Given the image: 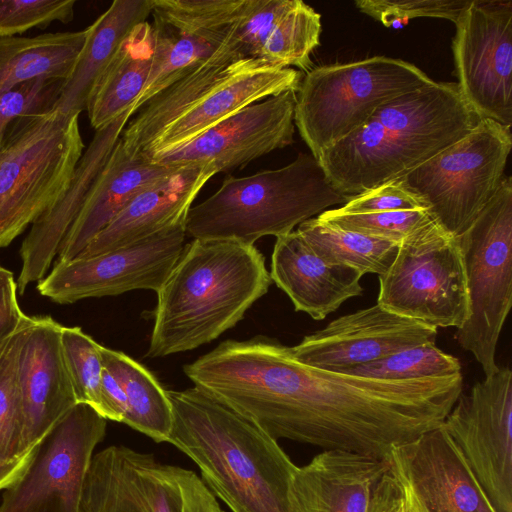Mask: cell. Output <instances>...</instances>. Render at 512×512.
Instances as JSON below:
<instances>
[{"instance_id": "44dd1931", "label": "cell", "mask_w": 512, "mask_h": 512, "mask_svg": "<svg viewBox=\"0 0 512 512\" xmlns=\"http://www.w3.org/2000/svg\"><path fill=\"white\" fill-rule=\"evenodd\" d=\"M132 115V110H129L96 130L64 194L31 225L19 250L21 269L16 280L19 294L22 295L29 284L38 282L49 272L66 233Z\"/></svg>"}, {"instance_id": "52a82bcc", "label": "cell", "mask_w": 512, "mask_h": 512, "mask_svg": "<svg viewBox=\"0 0 512 512\" xmlns=\"http://www.w3.org/2000/svg\"><path fill=\"white\" fill-rule=\"evenodd\" d=\"M79 114L54 110L31 121L0 149V248L64 194L83 154Z\"/></svg>"}, {"instance_id": "603a6c76", "label": "cell", "mask_w": 512, "mask_h": 512, "mask_svg": "<svg viewBox=\"0 0 512 512\" xmlns=\"http://www.w3.org/2000/svg\"><path fill=\"white\" fill-rule=\"evenodd\" d=\"M270 276L296 311L315 320L325 319L346 300L363 292L359 270L324 262L297 230L276 237Z\"/></svg>"}, {"instance_id": "ee69618b", "label": "cell", "mask_w": 512, "mask_h": 512, "mask_svg": "<svg viewBox=\"0 0 512 512\" xmlns=\"http://www.w3.org/2000/svg\"><path fill=\"white\" fill-rule=\"evenodd\" d=\"M11 274L10 270L0 265V284Z\"/></svg>"}, {"instance_id": "74e56055", "label": "cell", "mask_w": 512, "mask_h": 512, "mask_svg": "<svg viewBox=\"0 0 512 512\" xmlns=\"http://www.w3.org/2000/svg\"><path fill=\"white\" fill-rule=\"evenodd\" d=\"M470 0H357L356 7L386 27L399 28L412 18H442L456 23Z\"/></svg>"}, {"instance_id": "9c48e42d", "label": "cell", "mask_w": 512, "mask_h": 512, "mask_svg": "<svg viewBox=\"0 0 512 512\" xmlns=\"http://www.w3.org/2000/svg\"><path fill=\"white\" fill-rule=\"evenodd\" d=\"M511 148V127L482 119L466 136L397 180L433 221L457 237L496 193Z\"/></svg>"}, {"instance_id": "9a60e30c", "label": "cell", "mask_w": 512, "mask_h": 512, "mask_svg": "<svg viewBox=\"0 0 512 512\" xmlns=\"http://www.w3.org/2000/svg\"><path fill=\"white\" fill-rule=\"evenodd\" d=\"M452 41L458 86L482 118L512 125V1L470 0Z\"/></svg>"}, {"instance_id": "d590c367", "label": "cell", "mask_w": 512, "mask_h": 512, "mask_svg": "<svg viewBox=\"0 0 512 512\" xmlns=\"http://www.w3.org/2000/svg\"><path fill=\"white\" fill-rule=\"evenodd\" d=\"M61 344L77 403L88 404L103 416L101 345L80 327L66 326L61 331Z\"/></svg>"}, {"instance_id": "83f0119b", "label": "cell", "mask_w": 512, "mask_h": 512, "mask_svg": "<svg viewBox=\"0 0 512 512\" xmlns=\"http://www.w3.org/2000/svg\"><path fill=\"white\" fill-rule=\"evenodd\" d=\"M103 365L115 374L127 399L122 423L157 443L167 442L172 428V407L167 392L140 363L123 352L100 346Z\"/></svg>"}, {"instance_id": "277c9868", "label": "cell", "mask_w": 512, "mask_h": 512, "mask_svg": "<svg viewBox=\"0 0 512 512\" xmlns=\"http://www.w3.org/2000/svg\"><path fill=\"white\" fill-rule=\"evenodd\" d=\"M302 73L239 57L226 42L184 77L148 101L120 137L146 158L177 148L271 96L297 92Z\"/></svg>"}, {"instance_id": "2e32d148", "label": "cell", "mask_w": 512, "mask_h": 512, "mask_svg": "<svg viewBox=\"0 0 512 512\" xmlns=\"http://www.w3.org/2000/svg\"><path fill=\"white\" fill-rule=\"evenodd\" d=\"M388 459L406 512H497L442 425L393 448Z\"/></svg>"}, {"instance_id": "f35d334b", "label": "cell", "mask_w": 512, "mask_h": 512, "mask_svg": "<svg viewBox=\"0 0 512 512\" xmlns=\"http://www.w3.org/2000/svg\"><path fill=\"white\" fill-rule=\"evenodd\" d=\"M76 0H0V38L73 19Z\"/></svg>"}, {"instance_id": "8992f818", "label": "cell", "mask_w": 512, "mask_h": 512, "mask_svg": "<svg viewBox=\"0 0 512 512\" xmlns=\"http://www.w3.org/2000/svg\"><path fill=\"white\" fill-rule=\"evenodd\" d=\"M434 82L416 65L387 56L316 67L296 92L294 124L317 159L386 102Z\"/></svg>"}, {"instance_id": "b9f144b4", "label": "cell", "mask_w": 512, "mask_h": 512, "mask_svg": "<svg viewBox=\"0 0 512 512\" xmlns=\"http://www.w3.org/2000/svg\"><path fill=\"white\" fill-rule=\"evenodd\" d=\"M103 417L116 422L123 421L127 399L119 378L104 366L101 377Z\"/></svg>"}, {"instance_id": "3957f363", "label": "cell", "mask_w": 512, "mask_h": 512, "mask_svg": "<svg viewBox=\"0 0 512 512\" xmlns=\"http://www.w3.org/2000/svg\"><path fill=\"white\" fill-rule=\"evenodd\" d=\"M272 282L263 254L229 239H193L157 292L147 356L207 344L234 327Z\"/></svg>"}, {"instance_id": "cb8c5ba5", "label": "cell", "mask_w": 512, "mask_h": 512, "mask_svg": "<svg viewBox=\"0 0 512 512\" xmlns=\"http://www.w3.org/2000/svg\"><path fill=\"white\" fill-rule=\"evenodd\" d=\"M214 175L206 166L187 165L145 189L76 258L113 251L184 222L198 193Z\"/></svg>"}, {"instance_id": "7bdbcfd3", "label": "cell", "mask_w": 512, "mask_h": 512, "mask_svg": "<svg viewBox=\"0 0 512 512\" xmlns=\"http://www.w3.org/2000/svg\"><path fill=\"white\" fill-rule=\"evenodd\" d=\"M34 449L12 461L0 459V490H5L23 473L32 457Z\"/></svg>"}, {"instance_id": "6da1fadb", "label": "cell", "mask_w": 512, "mask_h": 512, "mask_svg": "<svg viewBox=\"0 0 512 512\" xmlns=\"http://www.w3.org/2000/svg\"><path fill=\"white\" fill-rule=\"evenodd\" d=\"M172 407L167 442L199 468L232 512H301L297 466L253 421L198 387L166 390Z\"/></svg>"}, {"instance_id": "30bf717a", "label": "cell", "mask_w": 512, "mask_h": 512, "mask_svg": "<svg viewBox=\"0 0 512 512\" xmlns=\"http://www.w3.org/2000/svg\"><path fill=\"white\" fill-rule=\"evenodd\" d=\"M377 304L436 328H460L469 316V299L457 237L433 220L408 235L379 275Z\"/></svg>"}, {"instance_id": "1f68e13d", "label": "cell", "mask_w": 512, "mask_h": 512, "mask_svg": "<svg viewBox=\"0 0 512 512\" xmlns=\"http://www.w3.org/2000/svg\"><path fill=\"white\" fill-rule=\"evenodd\" d=\"M245 0H152L151 15L178 30L226 39Z\"/></svg>"}, {"instance_id": "8d00e7d4", "label": "cell", "mask_w": 512, "mask_h": 512, "mask_svg": "<svg viewBox=\"0 0 512 512\" xmlns=\"http://www.w3.org/2000/svg\"><path fill=\"white\" fill-rule=\"evenodd\" d=\"M321 221L340 229L400 244L416 229L432 219L426 209L376 213H347L339 208L317 216Z\"/></svg>"}, {"instance_id": "7c38bea8", "label": "cell", "mask_w": 512, "mask_h": 512, "mask_svg": "<svg viewBox=\"0 0 512 512\" xmlns=\"http://www.w3.org/2000/svg\"><path fill=\"white\" fill-rule=\"evenodd\" d=\"M106 427L107 419L90 405L73 406L4 490L0 512H78L85 477Z\"/></svg>"}, {"instance_id": "836d02e7", "label": "cell", "mask_w": 512, "mask_h": 512, "mask_svg": "<svg viewBox=\"0 0 512 512\" xmlns=\"http://www.w3.org/2000/svg\"><path fill=\"white\" fill-rule=\"evenodd\" d=\"M341 372L378 379L411 380L458 374L461 365L457 358L442 351L435 343H428Z\"/></svg>"}, {"instance_id": "d6986e66", "label": "cell", "mask_w": 512, "mask_h": 512, "mask_svg": "<svg viewBox=\"0 0 512 512\" xmlns=\"http://www.w3.org/2000/svg\"><path fill=\"white\" fill-rule=\"evenodd\" d=\"M437 328L395 314L379 304L341 316L291 347L305 364L336 372L399 351L435 343Z\"/></svg>"}, {"instance_id": "d6a6232c", "label": "cell", "mask_w": 512, "mask_h": 512, "mask_svg": "<svg viewBox=\"0 0 512 512\" xmlns=\"http://www.w3.org/2000/svg\"><path fill=\"white\" fill-rule=\"evenodd\" d=\"M23 319L0 348V459L5 461L18 459L31 451H26L23 441L24 422L18 382V349Z\"/></svg>"}, {"instance_id": "f546056e", "label": "cell", "mask_w": 512, "mask_h": 512, "mask_svg": "<svg viewBox=\"0 0 512 512\" xmlns=\"http://www.w3.org/2000/svg\"><path fill=\"white\" fill-rule=\"evenodd\" d=\"M324 262L359 270L363 275L384 274L394 262L399 244L331 226L311 218L296 229Z\"/></svg>"}, {"instance_id": "7a4b0ae2", "label": "cell", "mask_w": 512, "mask_h": 512, "mask_svg": "<svg viewBox=\"0 0 512 512\" xmlns=\"http://www.w3.org/2000/svg\"><path fill=\"white\" fill-rule=\"evenodd\" d=\"M481 120L457 82L435 81L386 102L316 160L331 185L353 197L403 177Z\"/></svg>"}, {"instance_id": "60d3db41", "label": "cell", "mask_w": 512, "mask_h": 512, "mask_svg": "<svg viewBox=\"0 0 512 512\" xmlns=\"http://www.w3.org/2000/svg\"><path fill=\"white\" fill-rule=\"evenodd\" d=\"M13 273L0 284V348L26 315L20 308Z\"/></svg>"}, {"instance_id": "ffe728a7", "label": "cell", "mask_w": 512, "mask_h": 512, "mask_svg": "<svg viewBox=\"0 0 512 512\" xmlns=\"http://www.w3.org/2000/svg\"><path fill=\"white\" fill-rule=\"evenodd\" d=\"M62 328L50 316L26 315L22 322L18 382L26 451L77 404L61 344Z\"/></svg>"}, {"instance_id": "ba28073f", "label": "cell", "mask_w": 512, "mask_h": 512, "mask_svg": "<svg viewBox=\"0 0 512 512\" xmlns=\"http://www.w3.org/2000/svg\"><path fill=\"white\" fill-rule=\"evenodd\" d=\"M457 240L466 274L469 316L455 337L489 377L499 369L496 348L512 305L510 176L502 179L494 196Z\"/></svg>"}, {"instance_id": "4dcf8cb0", "label": "cell", "mask_w": 512, "mask_h": 512, "mask_svg": "<svg viewBox=\"0 0 512 512\" xmlns=\"http://www.w3.org/2000/svg\"><path fill=\"white\" fill-rule=\"evenodd\" d=\"M321 30V16L311 6L286 0L267 26L258 59L280 68L309 70Z\"/></svg>"}, {"instance_id": "ac0fdd59", "label": "cell", "mask_w": 512, "mask_h": 512, "mask_svg": "<svg viewBox=\"0 0 512 512\" xmlns=\"http://www.w3.org/2000/svg\"><path fill=\"white\" fill-rule=\"evenodd\" d=\"M294 492L301 512H406L388 457L324 450L297 468Z\"/></svg>"}, {"instance_id": "5b68a950", "label": "cell", "mask_w": 512, "mask_h": 512, "mask_svg": "<svg viewBox=\"0 0 512 512\" xmlns=\"http://www.w3.org/2000/svg\"><path fill=\"white\" fill-rule=\"evenodd\" d=\"M350 199L331 185L311 154L299 153L282 168L227 177L213 195L191 206L185 232L193 239H229L254 245L264 236L288 234L302 222Z\"/></svg>"}, {"instance_id": "4fadbf2b", "label": "cell", "mask_w": 512, "mask_h": 512, "mask_svg": "<svg viewBox=\"0 0 512 512\" xmlns=\"http://www.w3.org/2000/svg\"><path fill=\"white\" fill-rule=\"evenodd\" d=\"M185 237L184 221L113 251L55 261L36 288L59 304L138 289L158 292L183 252Z\"/></svg>"}, {"instance_id": "ab89813d", "label": "cell", "mask_w": 512, "mask_h": 512, "mask_svg": "<svg viewBox=\"0 0 512 512\" xmlns=\"http://www.w3.org/2000/svg\"><path fill=\"white\" fill-rule=\"evenodd\" d=\"M339 209L347 213H376L425 208L399 180H395L351 197Z\"/></svg>"}, {"instance_id": "4316f807", "label": "cell", "mask_w": 512, "mask_h": 512, "mask_svg": "<svg viewBox=\"0 0 512 512\" xmlns=\"http://www.w3.org/2000/svg\"><path fill=\"white\" fill-rule=\"evenodd\" d=\"M86 37L87 28L35 37H1L0 96L18 84L38 78L66 80Z\"/></svg>"}, {"instance_id": "d4e9b609", "label": "cell", "mask_w": 512, "mask_h": 512, "mask_svg": "<svg viewBox=\"0 0 512 512\" xmlns=\"http://www.w3.org/2000/svg\"><path fill=\"white\" fill-rule=\"evenodd\" d=\"M152 0H115L87 28V37L70 76L65 80L55 110L80 114L89 95L123 39L151 15Z\"/></svg>"}, {"instance_id": "8fae6325", "label": "cell", "mask_w": 512, "mask_h": 512, "mask_svg": "<svg viewBox=\"0 0 512 512\" xmlns=\"http://www.w3.org/2000/svg\"><path fill=\"white\" fill-rule=\"evenodd\" d=\"M78 512H224L194 471L110 445L93 455Z\"/></svg>"}, {"instance_id": "f1b7e54d", "label": "cell", "mask_w": 512, "mask_h": 512, "mask_svg": "<svg viewBox=\"0 0 512 512\" xmlns=\"http://www.w3.org/2000/svg\"><path fill=\"white\" fill-rule=\"evenodd\" d=\"M153 52L145 86L132 107L133 114L164 89L212 55L225 40L178 30L153 19Z\"/></svg>"}, {"instance_id": "e0dca14e", "label": "cell", "mask_w": 512, "mask_h": 512, "mask_svg": "<svg viewBox=\"0 0 512 512\" xmlns=\"http://www.w3.org/2000/svg\"><path fill=\"white\" fill-rule=\"evenodd\" d=\"M296 92L253 103L186 144L151 157L169 166H206L228 172L293 143Z\"/></svg>"}, {"instance_id": "484cf974", "label": "cell", "mask_w": 512, "mask_h": 512, "mask_svg": "<svg viewBox=\"0 0 512 512\" xmlns=\"http://www.w3.org/2000/svg\"><path fill=\"white\" fill-rule=\"evenodd\" d=\"M152 52V26L145 21L123 39L89 95L86 110L95 130L132 110L148 79Z\"/></svg>"}, {"instance_id": "5bb4252c", "label": "cell", "mask_w": 512, "mask_h": 512, "mask_svg": "<svg viewBox=\"0 0 512 512\" xmlns=\"http://www.w3.org/2000/svg\"><path fill=\"white\" fill-rule=\"evenodd\" d=\"M442 427L460 449L497 512H512V371L461 392Z\"/></svg>"}, {"instance_id": "e575fe53", "label": "cell", "mask_w": 512, "mask_h": 512, "mask_svg": "<svg viewBox=\"0 0 512 512\" xmlns=\"http://www.w3.org/2000/svg\"><path fill=\"white\" fill-rule=\"evenodd\" d=\"M64 82L38 78L18 84L0 96V149L31 121L55 110Z\"/></svg>"}, {"instance_id": "7402d4cb", "label": "cell", "mask_w": 512, "mask_h": 512, "mask_svg": "<svg viewBox=\"0 0 512 512\" xmlns=\"http://www.w3.org/2000/svg\"><path fill=\"white\" fill-rule=\"evenodd\" d=\"M183 167L154 163L141 153L126 148L119 138L66 233L56 262L76 258L138 194Z\"/></svg>"}]
</instances>
